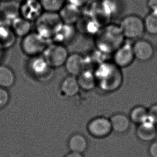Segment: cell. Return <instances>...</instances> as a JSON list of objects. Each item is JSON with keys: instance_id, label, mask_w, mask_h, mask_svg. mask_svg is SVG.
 <instances>
[{"instance_id": "f546056e", "label": "cell", "mask_w": 157, "mask_h": 157, "mask_svg": "<svg viewBox=\"0 0 157 157\" xmlns=\"http://www.w3.org/2000/svg\"><path fill=\"white\" fill-rule=\"evenodd\" d=\"M147 6L151 11H157V0H147Z\"/></svg>"}, {"instance_id": "d590c367", "label": "cell", "mask_w": 157, "mask_h": 157, "mask_svg": "<svg viewBox=\"0 0 157 157\" xmlns=\"http://www.w3.org/2000/svg\"></svg>"}, {"instance_id": "5bb4252c", "label": "cell", "mask_w": 157, "mask_h": 157, "mask_svg": "<svg viewBox=\"0 0 157 157\" xmlns=\"http://www.w3.org/2000/svg\"><path fill=\"white\" fill-rule=\"evenodd\" d=\"M58 13L62 22L65 24L74 25L81 19L80 8L70 3H66Z\"/></svg>"}, {"instance_id": "836d02e7", "label": "cell", "mask_w": 157, "mask_h": 157, "mask_svg": "<svg viewBox=\"0 0 157 157\" xmlns=\"http://www.w3.org/2000/svg\"><path fill=\"white\" fill-rule=\"evenodd\" d=\"M3 50H2L1 48H0V58H1V57H2V52Z\"/></svg>"}, {"instance_id": "7c38bea8", "label": "cell", "mask_w": 157, "mask_h": 157, "mask_svg": "<svg viewBox=\"0 0 157 157\" xmlns=\"http://www.w3.org/2000/svg\"><path fill=\"white\" fill-rule=\"evenodd\" d=\"M76 35V29L74 25L63 23L51 42L66 46L73 41Z\"/></svg>"}, {"instance_id": "603a6c76", "label": "cell", "mask_w": 157, "mask_h": 157, "mask_svg": "<svg viewBox=\"0 0 157 157\" xmlns=\"http://www.w3.org/2000/svg\"><path fill=\"white\" fill-rule=\"evenodd\" d=\"M10 2H6L7 5L0 9V13L5 21V24L8 25H10L13 19L19 16L18 5L15 6L13 3H10Z\"/></svg>"}, {"instance_id": "ba28073f", "label": "cell", "mask_w": 157, "mask_h": 157, "mask_svg": "<svg viewBox=\"0 0 157 157\" xmlns=\"http://www.w3.org/2000/svg\"><path fill=\"white\" fill-rule=\"evenodd\" d=\"M44 11L39 0H21L18 5L19 16L32 23L35 22Z\"/></svg>"}, {"instance_id": "d6986e66", "label": "cell", "mask_w": 157, "mask_h": 157, "mask_svg": "<svg viewBox=\"0 0 157 157\" xmlns=\"http://www.w3.org/2000/svg\"><path fill=\"white\" fill-rule=\"evenodd\" d=\"M78 85L81 90L90 91L94 90L97 86L96 78L94 72L86 69L76 77Z\"/></svg>"}, {"instance_id": "9a60e30c", "label": "cell", "mask_w": 157, "mask_h": 157, "mask_svg": "<svg viewBox=\"0 0 157 157\" xmlns=\"http://www.w3.org/2000/svg\"><path fill=\"white\" fill-rule=\"evenodd\" d=\"M136 135L138 138L143 142L152 141L156 138L157 135L155 124L148 120L138 125L136 130Z\"/></svg>"}, {"instance_id": "4fadbf2b", "label": "cell", "mask_w": 157, "mask_h": 157, "mask_svg": "<svg viewBox=\"0 0 157 157\" xmlns=\"http://www.w3.org/2000/svg\"><path fill=\"white\" fill-rule=\"evenodd\" d=\"M136 59L141 61H147L152 58L155 50L150 42L145 39H138L132 45Z\"/></svg>"}, {"instance_id": "44dd1931", "label": "cell", "mask_w": 157, "mask_h": 157, "mask_svg": "<svg viewBox=\"0 0 157 157\" xmlns=\"http://www.w3.org/2000/svg\"><path fill=\"white\" fill-rule=\"evenodd\" d=\"M68 147L72 152L82 154L87 149V140L82 135L76 133L70 138Z\"/></svg>"}, {"instance_id": "ac0fdd59", "label": "cell", "mask_w": 157, "mask_h": 157, "mask_svg": "<svg viewBox=\"0 0 157 157\" xmlns=\"http://www.w3.org/2000/svg\"><path fill=\"white\" fill-rule=\"evenodd\" d=\"M110 121L113 131L116 133H125L128 131L130 127L131 121L130 118L123 113L113 115L111 116Z\"/></svg>"}, {"instance_id": "cb8c5ba5", "label": "cell", "mask_w": 157, "mask_h": 157, "mask_svg": "<svg viewBox=\"0 0 157 157\" xmlns=\"http://www.w3.org/2000/svg\"><path fill=\"white\" fill-rule=\"evenodd\" d=\"M129 118L132 122L140 124L148 120V110L143 106H137L132 109Z\"/></svg>"}, {"instance_id": "4316f807", "label": "cell", "mask_w": 157, "mask_h": 157, "mask_svg": "<svg viewBox=\"0 0 157 157\" xmlns=\"http://www.w3.org/2000/svg\"><path fill=\"white\" fill-rule=\"evenodd\" d=\"M10 99L9 92L7 89L0 87V109L7 105Z\"/></svg>"}, {"instance_id": "6da1fadb", "label": "cell", "mask_w": 157, "mask_h": 157, "mask_svg": "<svg viewBox=\"0 0 157 157\" xmlns=\"http://www.w3.org/2000/svg\"><path fill=\"white\" fill-rule=\"evenodd\" d=\"M124 38L119 25L108 24L98 31L95 41L98 50L108 55L122 45Z\"/></svg>"}, {"instance_id": "30bf717a", "label": "cell", "mask_w": 157, "mask_h": 157, "mask_svg": "<svg viewBox=\"0 0 157 157\" xmlns=\"http://www.w3.org/2000/svg\"><path fill=\"white\" fill-rule=\"evenodd\" d=\"M135 59L132 45L129 43H124L113 53V63L120 68L130 65Z\"/></svg>"}, {"instance_id": "3957f363", "label": "cell", "mask_w": 157, "mask_h": 157, "mask_svg": "<svg viewBox=\"0 0 157 157\" xmlns=\"http://www.w3.org/2000/svg\"><path fill=\"white\" fill-rule=\"evenodd\" d=\"M35 31L49 41L63 23L58 13L44 11L35 22Z\"/></svg>"}, {"instance_id": "8992f818", "label": "cell", "mask_w": 157, "mask_h": 157, "mask_svg": "<svg viewBox=\"0 0 157 157\" xmlns=\"http://www.w3.org/2000/svg\"><path fill=\"white\" fill-rule=\"evenodd\" d=\"M68 55L66 46L50 42L42 56L48 65L55 69L64 66Z\"/></svg>"}, {"instance_id": "4dcf8cb0", "label": "cell", "mask_w": 157, "mask_h": 157, "mask_svg": "<svg viewBox=\"0 0 157 157\" xmlns=\"http://www.w3.org/2000/svg\"><path fill=\"white\" fill-rule=\"evenodd\" d=\"M65 157H83V156L82 154L81 153L71 152L69 154H68Z\"/></svg>"}, {"instance_id": "277c9868", "label": "cell", "mask_w": 157, "mask_h": 157, "mask_svg": "<svg viewBox=\"0 0 157 157\" xmlns=\"http://www.w3.org/2000/svg\"><path fill=\"white\" fill-rule=\"evenodd\" d=\"M50 42L36 31H31L22 38L21 48L24 55L30 58L41 56Z\"/></svg>"}, {"instance_id": "d6a6232c", "label": "cell", "mask_w": 157, "mask_h": 157, "mask_svg": "<svg viewBox=\"0 0 157 157\" xmlns=\"http://www.w3.org/2000/svg\"><path fill=\"white\" fill-rule=\"evenodd\" d=\"M13 0H0V1H2L3 2H10L13 1Z\"/></svg>"}, {"instance_id": "9c48e42d", "label": "cell", "mask_w": 157, "mask_h": 157, "mask_svg": "<svg viewBox=\"0 0 157 157\" xmlns=\"http://www.w3.org/2000/svg\"><path fill=\"white\" fill-rule=\"evenodd\" d=\"M87 130L91 135L98 138L107 137L113 131L110 119L105 117L95 118L90 121Z\"/></svg>"}, {"instance_id": "e0dca14e", "label": "cell", "mask_w": 157, "mask_h": 157, "mask_svg": "<svg viewBox=\"0 0 157 157\" xmlns=\"http://www.w3.org/2000/svg\"><path fill=\"white\" fill-rule=\"evenodd\" d=\"M33 23L18 16L11 21L9 26L11 27L17 37L23 38L31 32Z\"/></svg>"}, {"instance_id": "52a82bcc", "label": "cell", "mask_w": 157, "mask_h": 157, "mask_svg": "<svg viewBox=\"0 0 157 157\" xmlns=\"http://www.w3.org/2000/svg\"><path fill=\"white\" fill-rule=\"evenodd\" d=\"M119 26L124 38L129 39H137L145 31L144 20L136 15L124 17L121 20Z\"/></svg>"}, {"instance_id": "2e32d148", "label": "cell", "mask_w": 157, "mask_h": 157, "mask_svg": "<svg viewBox=\"0 0 157 157\" xmlns=\"http://www.w3.org/2000/svg\"><path fill=\"white\" fill-rule=\"evenodd\" d=\"M17 36L7 24L0 26V48L3 51L7 50L15 45Z\"/></svg>"}, {"instance_id": "ffe728a7", "label": "cell", "mask_w": 157, "mask_h": 157, "mask_svg": "<svg viewBox=\"0 0 157 157\" xmlns=\"http://www.w3.org/2000/svg\"><path fill=\"white\" fill-rule=\"evenodd\" d=\"M60 89L63 95L67 97L76 95L80 90L77 78L72 75L65 78L61 82Z\"/></svg>"}, {"instance_id": "83f0119b", "label": "cell", "mask_w": 157, "mask_h": 157, "mask_svg": "<svg viewBox=\"0 0 157 157\" xmlns=\"http://www.w3.org/2000/svg\"><path fill=\"white\" fill-rule=\"evenodd\" d=\"M148 121L157 124V104L153 105L148 110Z\"/></svg>"}, {"instance_id": "f1b7e54d", "label": "cell", "mask_w": 157, "mask_h": 157, "mask_svg": "<svg viewBox=\"0 0 157 157\" xmlns=\"http://www.w3.org/2000/svg\"><path fill=\"white\" fill-rule=\"evenodd\" d=\"M149 153L151 157H157V141L154 142L149 147Z\"/></svg>"}, {"instance_id": "7402d4cb", "label": "cell", "mask_w": 157, "mask_h": 157, "mask_svg": "<svg viewBox=\"0 0 157 157\" xmlns=\"http://www.w3.org/2000/svg\"><path fill=\"white\" fill-rule=\"evenodd\" d=\"M16 80L15 74L10 68L0 65V87L7 89L13 85Z\"/></svg>"}, {"instance_id": "5b68a950", "label": "cell", "mask_w": 157, "mask_h": 157, "mask_svg": "<svg viewBox=\"0 0 157 157\" xmlns=\"http://www.w3.org/2000/svg\"><path fill=\"white\" fill-rule=\"evenodd\" d=\"M26 66L29 73L40 81L49 80L54 75V69L48 65L42 55L30 57Z\"/></svg>"}, {"instance_id": "8fae6325", "label": "cell", "mask_w": 157, "mask_h": 157, "mask_svg": "<svg viewBox=\"0 0 157 157\" xmlns=\"http://www.w3.org/2000/svg\"><path fill=\"white\" fill-rule=\"evenodd\" d=\"M64 66L70 75L77 77L87 69V62L85 57L80 53H72L68 55Z\"/></svg>"}, {"instance_id": "d4e9b609", "label": "cell", "mask_w": 157, "mask_h": 157, "mask_svg": "<svg viewBox=\"0 0 157 157\" xmlns=\"http://www.w3.org/2000/svg\"><path fill=\"white\" fill-rule=\"evenodd\" d=\"M146 32L152 35H157V11H151L144 20Z\"/></svg>"}, {"instance_id": "1f68e13d", "label": "cell", "mask_w": 157, "mask_h": 157, "mask_svg": "<svg viewBox=\"0 0 157 157\" xmlns=\"http://www.w3.org/2000/svg\"><path fill=\"white\" fill-rule=\"evenodd\" d=\"M3 24H5V21L3 18V17L1 15V14L0 13V26L2 25Z\"/></svg>"}, {"instance_id": "e575fe53", "label": "cell", "mask_w": 157, "mask_h": 157, "mask_svg": "<svg viewBox=\"0 0 157 157\" xmlns=\"http://www.w3.org/2000/svg\"><path fill=\"white\" fill-rule=\"evenodd\" d=\"M0 2H1V1H0Z\"/></svg>"}, {"instance_id": "7a4b0ae2", "label": "cell", "mask_w": 157, "mask_h": 157, "mask_svg": "<svg viewBox=\"0 0 157 157\" xmlns=\"http://www.w3.org/2000/svg\"><path fill=\"white\" fill-rule=\"evenodd\" d=\"M97 85L105 92H113L120 87L123 82L121 68L115 63L105 62L100 63L94 72Z\"/></svg>"}, {"instance_id": "484cf974", "label": "cell", "mask_w": 157, "mask_h": 157, "mask_svg": "<svg viewBox=\"0 0 157 157\" xmlns=\"http://www.w3.org/2000/svg\"><path fill=\"white\" fill-rule=\"evenodd\" d=\"M44 11L58 13L67 0H39Z\"/></svg>"}]
</instances>
